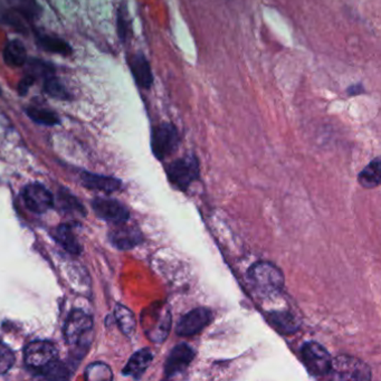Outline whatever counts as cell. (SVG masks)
Instances as JSON below:
<instances>
[{
	"instance_id": "obj_1",
	"label": "cell",
	"mask_w": 381,
	"mask_h": 381,
	"mask_svg": "<svg viewBox=\"0 0 381 381\" xmlns=\"http://www.w3.org/2000/svg\"><path fill=\"white\" fill-rule=\"evenodd\" d=\"M252 290L261 298H274L284 287V277L277 265L269 262H257L247 272Z\"/></svg>"
},
{
	"instance_id": "obj_2",
	"label": "cell",
	"mask_w": 381,
	"mask_h": 381,
	"mask_svg": "<svg viewBox=\"0 0 381 381\" xmlns=\"http://www.w3.org/2000/svg\"><path fill=\"white\" fill-rule=\"evenodd\" d=\"M171 313L165 303H154L142 312L141 324L148 339L162 343L171 329Z\"/></svg>"
},
{
	"instance_id": "obj_3",
	"label": "cell",
	"mask_w": 381,
	"mask_h": 381,
	"mask_svg": "<svg viewBox=\"0 0 381 381\" xmlns=\"http://www.w3.org/2000/svg\"><path fill=\"white\" fill-rule=\"evenodd\" d=\"M93 328L91 316L84 311L75 310L68 316L64 326V337L71 347H83L89 342Z\"/></svg>"
},
{
	"instance_id": "obj_4",
	"label": "cell",
	"mask_w": 381,
	"mask_h": 381,
	"mask_svg": "<svg viewBox=\"0 0 381 381\" xmlns=\"http://www.w3.org/2000/svg\"><path fill=\"white\" fill-rule=\"evenodd\" d=\"M181 136L173 123L163 122L154 127L151 134V146L156 158L163 160L178 149Z\"/></svg>"
},
{
	"instance_id": "obj_5",
	"label": "cell",
	"mask_w": 381,
	"mask_h": 381,
	"mask_svg": "<svg viewBox=\"0 0 381 381\" xmlns=\"http://www.w3.org/2000/svg\"><path fill=\"white\" fill-rule=\"evenodd\" d=\"M332 378L338 380H370V368L357 358L339 355L332 360Z\"/></svg>"
},
{
	"instance_id": "obj_6",
	"label": "cell",
	"mask_w": 381,
	"mask_h": 381,
	"mask_svg": "<svg viewBox=\"0 0 381 381\" xmlns=\"http://www.w3.org/2000/svg\"><path fill=\"white\" fill-rule=\"evenodd\" d=\"M25 363L33 370L43 372L58 361V349L50 341H34L25 349Z\"/></svg>"
},
{
	"instance_id": "obj_7",
	"label": "cell",
	"mask_w": 381,
	"mask_h": 381,
	"mask_svg": "<svg viewBox=\"0 0 381 381\" xmlns=\"http://www.w3.org/2000/svg\"><path fill=\"white\" fill-rule=\"evenodd\" d=\"M301 357L311 375L316 377L326 376L330 372L331 355L318 342H306L301 349Z\"/></svg>"
},
{
	"instance_id": "obj_8",
	"label": "cell",
	"mask_w": 381,
	"mask_h": 381,
	"mask_svg": "<svg viewBox=\"0 0 381 381\" xmlns=\"http://www.w3.org/2000/svg\"><path fill=\"white\" fill-rule=\"evenodd\" d=\"M167 173L173 185L185 190L198 178V161L195 156L181 158L170 163Z\"/></svg>"
},
{
	"instance_id": "obj_9",
	"label": "cell",
	"mask_w": 381,
	"mask_h": 381,
	"mask_svg": "<svg viewBox=\"0 0 381 381\" xmlns=\"http://www.w3.org/2000/svg\"><path fill=\"white\" fill-rule=\"evenodd\" d=\"M212 321V311L205 308H195L181 318L176 332L181 337H191L203 331Z\"/></svg>"
},
{
	"instance_id": "obj_10",
	"label": "cell",
	"mask_w": 381,
	"mask_h": 381,
	"mask_svg": "<svg viewBox=\"0 0 381 381\" xmlns=\"http://www.w3.org/2000/svg\"><path fill=\"white\" fill-rule=\"evenodd\" d=\"M23 198L27 208L36 214H44L54 204L52 193L38 183L27 186L23 193Z\"/></svg>"
},
{
	"instance_id": "obj_11",
	"label": "cell",
	"mask_w": 381,
	"mask_h": 381,
	"mask_svg": "<svg viewBox=\"0 0 381 381\" xmlns=\"http://www.w3.org/2000/svg\"><path fill=\"white\" fill-rule=\"evenodd\" d=\"M93 209L100 218L115 225L127 222L130 217L128 208L114 199L97 198L93 201Z\"/></svg>"
},
{
	"instance_id": "obj_12",
	"label": "cell",
	"mask_w": 381,
	"mask_h": 381,
	"mask_svg": "<svg viewBox=\"0 0 381 381\" xmlns=\"http://www.w3.org/2000/svg\"><path fill=\"white\" fill-rule=\"evenodd\" d=\"M195 358V351L187 343H181L176 345L169 357L167 358L165 365V375L168 378H173L179 373L183 372L188 368L191 361Z\"/></svg>"
},
{
	"instance_id": "obj_13",
	"label": "cell",
	"mask_w": 381,
	"mask_h": 381,
	"mask_svg": "<svg viewBox=\"0 0 381 381\" xmlns=\"http://www.w3.org/2000/svg\"><path fill=\"white\" fill-rule=\"evenodd\" d=\"M129 68L136 85L140 89L150 90L154 84V74L148 58L142 53H136L129 58Z\"/></svg>"
},
{
	"instance_id": "obj_14",
	"label": "cell",
	"mask_w": 381,
	"mask_h": 381,
	"mask_svg": "<svg viewBox=\"0 0 381 381\" xmlns=\"http://www.w3.org/2000/svg\"><path fill=\"white\" fill-rule=\"evenodd\" d=\"M118 227L110 232L111 243L120 249H130L142 242V234L138 228L127 226L126 222L117 224Z\"/></svg>"
},
{
	"instance_id": "obj_15",
	"label": "cell",
	"mask_w": 381,
	"mask_h": 381,
	"mask_svg": "<svg viewBox=\"0 0 381 381\" xmlns=\"http://www.w3.org/2000/svg\"><path fill=\"white\" fill-rule=\"evenodd\" d=\"M82 183L87 188L103 193H113L121 188V181L113 177L95 175V173H84L81 176Z\"/></svg>"
},
{
	"instance_id": "obj_16",
	"label": "cell",
	"mask_w": 381,
	"mask_h": 381,
	"mask_svg": "<svg viewBox=\"0 0 381 381\" xmlns=\"http://www.w3.org/2000/svg\"><path fill=\"white\" fill-rule=\"evenodd\" d=\"M152 359H154V355H152L151 350L148 349V348L139 350L130 358V360L127 363L126 368L123 369V373L126 376L139 378L148 369L150 363H152Z\"/></svg>"
},
{
	"instance_id": "obj_17",
	"label": "cell",
	"mask_w": 381,
	"mask_h": 381,
	"mask_svg": "<svg viewBox=\"0 0 381 381\" xmlns=\"http://www.w3.org/2000/svg\"><path fill=\"white\" fill-rule=\"evenodd\" d=\"M269 321L275 329L283 334H292L300 329V321L294 314L291 313L289 311H279V312H273L269 316Z\"/></svg>"
},
{
	"instance_id": "obj_18",
	"label": "cell",
	"mask_w": 381,
	"mask_h": 381,
	"mask_svg": "<svg viewBox=\"0 0 381 381\" xmlns=\"http://www.w3.org/2000/svg\"><path fill=\"white\" fill-rule=\"evenodd\" d=\"M27 50L24 44L18 40L7 43L4 50V60L11 68H19L27 63Z\"/></svg>"
},
{
	"instance_id": "obj_19",
	"label": "cell",
	"mask_w": 381,
	"mask_h": 381,
	"mask_svg": "<svg viewBox=\"0 0 381 381\" xmlns=\"http://www.w3.org/2000/svg\"><path fill=\"white\" fill-rule=\"evenodd\" d=\"M9 3L17 16L28 23L37 21L42 14V9L36 0H11Z\"/></svg>"
},
{
	"instance_id": "obj_20",
	"label": "cell",
	"mask_w": 381,
	"mask_h": 381,
	"mask_svg": "<svg viewBox=\"0 0 381 381\" xmlns=\"http://www.w3.org/2000/svg\"><path fill=\"white\" fill-rule=\"evenodd\" d=\"M36 41L44 50L55 53L60 55L68 56L72 53V48L65 41L60 37L52 36L48 34H37Z\"/></svg>"
},
{
	"instance_id": "obj_21",
	"label": "cell",
	"mask_w": 381,
	"mask_h": 381,
	"mask_svg": "<svg viewBox=\"0 0 381 381\" xmlns=\"http://www.w3.org/2000/svg\"><path fill=\"white\" fill-rule=\"evenodd\" d=\"M358 181L365 188H376L380 185L381 181V165L380 158L371 161L365 169L361 171Z\"/></svg>"
},
{
	"instance_id": "obj_22",
	"label": "cell",
	"mask_w": 381,
	"mask_h": 381,
	"mask_svg": "<svg viewBox=\"0 0 381 381\" xmlns=\"http://www.w3.org/2000/svg\"><path fill=\"white\" fill-rule=\"evenodd\" d=\"M114 316L121 331L126 334L127 337H132L136 331V318L131 310L127 306L118 304L115 306Z\"/></svg>"
},
{
	"instance_id": "obj_23",
	"label": "cell",
	"mask_w": 381,
	"mask_h": 381,
	"mask_svg": "<svg viewBox=\"0 0 381 381\" xmlns=\"http://www.w3.org/2000/svg\"><path fill=\"white\" fill-rule=\"evenodd\" d=\"M55 240L63 246V248H65L68 253H81V245L68 225H62L56 230Z\"/></svg>"
},
{
	"instance_id": "obj_24",
	"label": "cell",
	"mask_w": 381,
	"mask_h": 381,
	"mask_svg": "<svg viewBox=\"0 0 381 381\" xmlns=\"http://www.w3.org/2000/svg\"><path fill=\"white\" fill-rule=\"evenodd\" d=\"M26 113L34 122L43 124V126H55L60 122V119L56 113L43 109V107H29Z\"/></svg>"
},
{
	"instance_id": "obj_25",
	"label": "cell",
	"mask_w": 381,
	"mask_h": 381,
	"mask_svg": "<svg viewBox=\"0 0 381 381\" xmlns=\"http://www.w3.org/2000/svg\"><path fill=\"white\" fill-rule=\"evenodd\" d=\"M44 91L50 97H55V99L58 100H63V101L64 100H70L72 97L71 95L68 93L65 85L54 75L48 76L45 80Z\"/></svg>"
},
{
	"instance_id": "obj_26",
	"label": "cell",
	"mask_w": 381,
	"mask_h": 381,
	"mask_svg": "<svg viewBox=\"0 0 381 381\" xmlns=\"http://www.w3.org/2000/svg\"><path fill=\"white\" fill-rule=\"evenodd\" d=\"M112 377V371L104 363H93L85 371V378L90 381H107L111 380Z\"/></svg>"
},
{
	"instance_id": "obj_27",
	"label": "cell",
	"mask_w": 381,
	"mask_h": 381,
	"mask_svg": "<svg viewBox=\"0 0 381 381\" xmlns=\"http://www.w3.org/2000/svg\"><path fill=\"white\" fill-rule=\"evenodd\" d=\"M117 27H118V34L120 40L123 43H128L132 36V29H131V21L128 16V11L121 6L117 14Z\"/></svg>"
},
{
	"instance_id": "obj_28",
	"label": "cell",
	"mask_w": 381,
	"mask_h": 381,
	"mask_svg": "<svg viewBox=\"0 0 381 381\" xmlns=\"http://www.w3.org/2000/svg\"><path fill=\"white\" fill-rule=\"evenodd\" d=\"M15 363V355L9 347L0 343V375L7 372Z\"/></svg>"
},
{
	"instance_id": "obj_29",
	"label": "cell",
	"mask_w": 381,
	"mask_h": 381,
	"mask_svg": "<svg viewBox=\"0 0 381 381\" xmlns=\"http://www.w3.org/2000/svg\"><path fill=\"white\" fill-rule=\"evenodd\" d=\"M28 75L33 76L34 79H36V77H40V76H45V77H48V76L53 75L52 66L48 65V64L44 63V62H41V60H33V62L28 63Z\"/></svg>"
},
{
	"instance_id": "obj_30",
	"label": "cell",
	"mask_w": 381,
	"mask_h": 381,
	"mask_svg": "<svg viewBox=\"0 0 381 381\" xmlns=\"http://www.w3.org/2000/svg\"><path fill=\"white\" fill-rule=\"evenodd\" d=\"M60 203L63 205L64 208L68 209V210H73V212L79 213L82 214L84 212L83 207L79 204V201L76 200L74 197L66 195V193H62L60 195Z\"/></svg>"
},
{
	"instance_id": "obj_31",
	"label": "cell",
	"mask_w": 381,
	"mask_h": 381,
	"mask_svg": "<svg viewBox=\"0 0 381 381\" xmlns=\"http://www.w3.org/2000/svg\"><path fill=\"white\" fill-rule=\"evenodd\" d=\"M34 77L27 74L26 77L21 80V84H19V93H21V95H26V92L28 91L29 87H32V84L34 83Z\"/></svg>"
},
{
	"instance_id": "obj_32",
	"label": "cell",
	"mask_w": 381,
	"mask_h": 381,
	"mask_svg": "<svg viewBox=\"0 0 381 381\" xmlns=\"http://www.w3.org/2000/svg\"><path fill=\"white\" fill-rule=\"evenodd\" d=\"M363 92H365V87L363 83L353 84L347 89L348 95L350 97H357V95H363Z\"/></svg>"
}]
</instances>
